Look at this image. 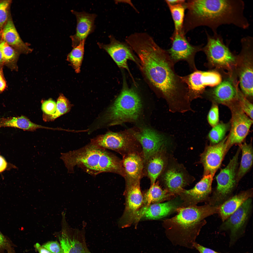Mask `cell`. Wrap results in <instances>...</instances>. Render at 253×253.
I'll return each instance as SVG.
<instances>
[{
    "label": "cell",
    "mask_w": 253,
    "mask_h": 253,
    "mask_svg": "<svg viewBox=\"0 0 253 253\" xmlns=\"http://www.w3.org/2000/svg\"><path fill=\"white\" fill-rule=\"evenodd\" d=\"M136 54L145 76L167 101L170 110L179 109L188 103L187 86L176 72L167 50L150 41L141 46Z\"/></svg>",
    "instance_id": "cell-1"
},
{
    "label": "cell",
    "mask_w": 253,
    "mask_h": 253,
    "mask_svg": "<svg viewBox=\"0 0 253 253\" xmlns=\"http://www.w3.org/2000/svg\"><path fill=\"white\" fill-rule=\"evenodd\" d=\"M187 12L182 29L185 34L197 27L207 26L213 34L223 25H232L243 29L250 24L244 14L242 0H193L186 2Z\"/></svg>",
    "instance_id": "cell-2"
},
{
    "label": "cell",
    "mask_w": 253,
    "mask_h": 253,
    "mask_svg": "<svg viewBox=\"0 0 253 253\" xmlns=\"http://www.w3.org/2000/svg\"><path fill=\"white\" fill-rule=\"evenodd\" d=\"M218 206L207 203L178 208L174 216L163 220L162 226L166 237L172 244L193 249L206 218L218 213Z\"/></svg>",
    "instance_id": "cell-3"
},
{
    "label": "cell",
    "mask_w": 253,
    "mask_h": 253,
    "mask_svg": "<svg viewBox=\"0 0 253 253\" xmlns=\"http://www.w3.org/2000/svg\"><path fill=\"white\" fill-rule=\"evenodd\" d=\"M60 158L69 173L77 166L88 174L95 176L103 172L123 175L121 161L112 154L91 143L76 150L61 153Z\"/></svg>",
    "instance_id": "cell-4"
},
{
    "label": "cell",
    "mask_w": 253,
    "mask_h": 253,
    "mask_svg": "<svg viewBox=\"0 0 253 253\" xmlns=\"http://www.w3.org/2000/svg\"><path fill=\"white\" fill-rule=\"evenodd\" d=\"M140 98L135 91L125 86L108 111L107 120L111 125L135 121L142 108Z\"/></svg>",
    "instance_id": "cell-5"
},
{
    "label": "cell",
    "mask_w": 253,
    "mask_h": 253,
    "mask_svg": "<svg viewBox=\"0 0 253 253\" xmlns=\"http://www.w3.org/2000/svg\"><path fill=\"white\" fill-rule=\"evenodd\" d=\"M240 150L239 148L227 165L221 170L216 176L217 186L212 196L209 197L207 204L219 206L231 197L238 183L236 176Z\"/></svg>",
    "instance_id": "cell-6"
},
{
    "label": "cell",
    "mask_w": 253,
    "mask_h": 253,
    "mask_svg": "<svg viewBox=\"0 0 253 253\" xmlns=\"http://www.w3.org/2000/svg\"><path fill=\"white\" fill-rule=\"evenodd\" d=\"M207 42L202 51L205 54L208 62L217 68L230 70L237 63L236 58L224 42L220 34L212 35L205 32Z\"/></svg>",
    "instance_id": "cell-7"
},
{
    "label": "cell",
    "mask_w": 253,
    "mask_h": 253,
    "mask_svg": "<svg viewBox=\"0 0 253 253\" xmlns=\"http://www.w3.org/2000/svg\"><path fill=\"white\" fill-rule=\"evenodd\" d=\"M241 43L242 49L238 64L240 85L243 95L251 97L253 96V39L244 37Z\"/></svg>",
    "instance_id": "cell-8"
},
{
    "label": "cell",
    "mask_w": 253,
    "mask_h": 253,
    "mask_svg": "<svg viewBox=\"0 0 253 253\" xmlns=\"http://www.w3.org/2000/svg\"><path fill=\"white\" fill-rule=\"evenodd\" d=\"M185 35L182 31H174L171 37V46L167 51L174 64L180 61H186L193 72L197 70L195 63V55L197 52L202 51L203 45H191Z\"/></svg>",
    "instance_id": "cell-9"
},
{
    "label": "cell",
    "mask_w": 253,
    "mask_h": 253,
    "mask_svg": "<svg viewBox=\"0 0 253 253\" xmlns=\"http://www.w3.org/2000/svg\"><path fill=\"white\" fill-rule=\"evenodd\" d=\"M228 107L231 113V129L226 141L227 152L235 144L242 143L253 123V120L243 111L237 101Z\"/></svg>",
    "instance_id": "cell-10"
},
{
    "label": "cell",
    "mask_w": 253,
    "mask_h": 253,
    "mask_svg": "<svg viewBox=\"0 0 253 253\" xmlns=\"http://www.w3.org/2000/svg\"><path fill=\"white\" fill-rule=\"evenodd\" d=\"M187 86L190 101L200 97L207 86H217L222 81L220 74L215 71H202L197 70L187 75L181 76Z\"/></svg>",
    "instance_id": "cell-11"
},
{
    "label": "cell",
    "mask_w": 253,
    "mask_h": 253,
    "mask_svg": "<svg viewBox=\"0 0 253 253\" xmlns=\"http://www.w3.org/2000/svg\"><path fill=\"white\" fill-rule=\"evenodd\" d=\"M136 140L134 135L132 137L124 134L109 132L92 139L90 143L102 148L115 151L124 156L132 152L139 153L137 150Z\"/></svg>",
    "instance_id": "cell-12"
},
{
    "label": "cell",
    "mask_w": 253,
    "mask_h": 253,
    "mask_svg": "<svg viewBox=\"0 0 253 253\" xmlns=\"http://www.w3.org/2000/svg\"><path fill=\"white\" fill-rule=\"evenodd\" d=\"M252 199L245 201L221 225V231L229 232L230 245L232 246L245 233L246 227L252 209Z\"/></svg>",
    "instance_id": "cell-13"
},
{
    "label": "cell",
    "mask_w": 253,
    "mask_h": 253,
    "mask_svg": "<svg viewBox=\"0 0 253 253\" xmlns=\"http://www.w3.org/2000/svg\"><path fill=\"white\" fill-rule=\"evenodd\" d=\"M125 196V207L120 220V226L122 228L129 227L135 221L142 206L143 196L140 187V181L126 183Z\"/></svg>",
    "instance_id": "cell-14"
},
{
    "label": "cell",
    "mask_w": 253,
    "mask_h": 253,
    "mask_svg": "<svg viewBox=\"0 0 253 253\" xmlns=\"http://www.w3.org/2000/svg\"><path fill=\"white\" fill-rule=\"evenodd\" d=\"M134 136L142 147L144 163L158 153L162 147L169 143V138L165 134L145 128Z\"/></svg>",
    "instance_id": "cell-15"
},
{
    "label": "cell",
    "mask_w": 253,
    "mask_h": 253,
    "mask_svg": "<svg viewBox=\"0 0 253 253\" xmlns=\"http://www.w3.org/2000/svg\"><path fill=\"white\" fill-rule=\"evenodd\" d=\"M213 178L210 175H204L193 188L183 190L178 195L182 201V207L196 205L204 202H207L211 192Z\"/></svg>",
    "instance_id": "cell-16"
},
{
    "label": "cell",
    "mask_w": 253,
    "mask_h": 253,
    "mask_svg": "<svg viewBox=\"0 0 253 253\" xmlns=\"http://www.w3.org/2000/svg\"><path fill=\"white\" fill-rule=\"evenodd\" d=\"M55 236L63 253H91L87 246L83 232L63 228Z\"/></svg>",
    "instance_id": "cell-17"
},
{
    "label": "cell",
    "mask_w": 253,
    "mask_h": 253,
    "mask_svg": "<svg viewBox=\"0 0 253 253\" xmlns=\"http://www.w3.org/2000/svg\"><path fill=\"white\" fill-rule=\"evenodd\" d=\"M109 37L110 41L109 44L98 42V45L108 53L119 67L129 71L128 60L138 63L133 54V50L125 41H119L112 35H111Z\"/></svg>",
    "instance_id": "cell-18"
},
{
    "label": "cell",
    "mask_w": 253,
    "mask_h": 253,
    "mask_svg": "<svg viewBox=\"0 0 253 253\" xmlns=\"http://www.w3.org/2000/svg\"><path fill=\"white\" fill-rule=\"evenodd\" d=\"M227 137L218 143L207 146L202 154L201 161L204 167V175L214 176L227 152Z\"/></svg>",
    "instance_id": "cell-19"
},
{
    "label": "cell",
    "mask_w": 253,
    "mask_h": 253,
    "mask_svg": "<svg viewBox=\"0 0 253 253\" xmlns=\"http://www.w3.org/2000/svg\"><path fill=\"white\" fill-rule=\"evenodd\" d=\"M234 81L230 78L221 82L207 93L213 103L228 107L237 101L239 91Z\"/></svg>",
    "instance_id": "cell-20"
},
{
    "label": "cell",
    "mask_w": 253,
    "mask_h": 253,
    "mask_svg": "<svg viewBox=\"0 0 253 253\" xmlns=\"http://www.w3.org/2000/svg\"><path fill=\"white\" fill-rule=\"evenodd\" d=\"M182 201L178 196L164 203L153 204L142 207L140 210L138 219L157 220L163 218L176 212L178 208L182 207Z\"/></svg>",
    "instance_id": "cell-21"
},
{
    "label": "cell",
    "mask_w": 253,
    "mask_h": 253,
    "mask_svg": "<svg viewBox=\"0 0 253 253\" xmlns=\"http://www.w3.org/2000/svg\"><path fill=\"white\" fill-rule=\"evenodd\" d=\"M76 16L77 26L76 33L70 36L73 48L78 45L83 40H86L88 36L94 31L95 28L94 21L96 15L85 11L78 12L72 10Z\"/></svg>",
    "instance_id": "cell-22"
},
{
    "label": "cell",
    "mask_w": 253,
    "mask_h": 253,
    "mask_svg": "<svg viewBox=\"0 0 253 253\" xmlns=\"http://www.w3.org/2000/svg\"><path fill=\"white\" fill-rule=\"evenodd\" d=\"M121 162L123 176L126 183L140 181L144 163L143 157L139 153L132 152L123 156Z\"/></svg>",
    "instance_id": "cell-23"
},
{
    "label": "cell",
    "mask_w": 253,
    "mask_h": 253,
    "mask_svg": "<svg viewBox=\"0 0 253 253\" xmlns=\"http://www.w3.org/2000/svg\"><path fill=\"white\" fill-rule=\"evenodd\" d=\"M253 189L241 192L231 197L219 206L218 214L223 222L226 220L246 200L251 198Z\"/></svg>",
    "instance_id": "cell-24"
},
{
    "label": "cell",
    "mask_w": 253,
    "mask_h": 253,
    "mask_svg": "<svg viewBox=\"0 0 253 253\" xmlns=\"http://www.w3.org/2000/svg\"><path fill=\"white\" fill-rule=\"evenodd\" d=\"M3 41L19 51L28 53L32 50L22 40L11 19H8L1 30Z\"/></svg>",
    "instance_id": "cell-25"
},
{
    "label": "cell",
    "mask_w": 253,
    "mask_h": 253,
    "mask_svg": "<svg viewBox=\"0 0 253 253\" xmlns=\"http://www.w3.org/2000/svg\"><path fill=\"white\" fill-rule=\"evenodd\" d=\"M164 190L177 196L184 189L187 182L183 173L175 169L168 170L163 178Z\"/></svg>",
    "instance_id": "cell-26"
},
{
    "label": "cell",
    "mask_w": 253,
    "mask_h": 253,
    "mask_svg": "<svg viewBox=\"0 0 253 253\" xmlns=\"http://www.w3.org/2000/svg\"><path fill=\"white\" fill-rule=\"evenodd\" d=\"M176 196L164 189H163L157 183L151 186L143 196V207H146L153 204L161 203L170 200Z\"/></svg>",
    "instance_id": "cell-27"
},
{
    "label": "cell",
    "mask_w": 253,
    "mask_h": 253,
    "mask_svg": "<svg viewBox=\"0 0 253 253\" xmlns=\"http://www.w3.org/2000/svg\"><path fill=\"white\" fill-rule=\"evenodd\" d=\"M11 127L21 129L24 130L34 131L45 127L35 123L25 116L11 117L0 119V128Z\"/></svg>",
    "instance_id": "cell-28"
},
{
    "label": "cell",
    "mask_w": 253,
    "mask_h": 253,
    "mask_svg": "<svg viewBox=\"0 0 253 253\" xmlns=\"http://www.w3.org/2000/svg\"><path fill=\"white\" fill-rule=\"evenodd\" d=\"M238 145L242 154L240 166L236 175L238 183L251 168L253 163V153L251 143L248 144L245 142Z\"/></svg>",
    "instance_id": "cell-29"
},
{
    "label": "cell",
    "mask_w": 253,
    "mask_h": 253,
    "mask_svg": "<svg viewBox=\"0 0 253 253\" xmlns=\"http://www.w3.org/2000/svg\"><path fill=\"white\" fill-rule=\"evenodd\" d=\"M157 153L150 157L145 162L147 163V172L150 181L151 185L155 183L156 179L163 169L164 164L162 157Z\"/></svg>",
    "instance_id": "cell-30"
},
{
    "label": "cell",
    "mask_w": 253,
    "mask_h": 253,
    "mask_svg": "<svg viewBox=\"0 0 253 253\" xmlns=\"http://www.w3.org/2000/svg\"><path fill=\"white\" fill-rule=\"evenodd\" d=\"M186 2L177 4L167 5L174 23V31H182L185 18V12L186 9Z\"/></svg>",
    "instance_id": "cell-31"
},
{
    "label": "cell",
    "mask_w": 253,
    "mask_h": 253,
    "mask_svg": "<svg viewBox=\"0 0 253 253\" xmlns=\"http://www.w3.org/2000/svg\"><path fill=\"white\" fill-rule=\"evenodd\" d=\"M85 41H82L78 45L73 48L67 56V60L71 63L75 72L77 73L80 71L84 54Z\"/></svg>",
    "instance_id": "cell-32"
},
{
    "label": "cell",
    "mask_w": 253,
    "mask_h": 253,
    "mask_svg": "<svg viewBox=\"0 0 253 253\" xmlns=\"http://www.w3.org/2000/svg\"><path fill=\"white\" fill-rule=\"evenodd\" d=\"M56 110L53 114L50 115H44L43 118L45 121H52L56 118L68 112L71 105L68 99L62 94H60L57 100Z\"/></svg>",
    "instance_id": "cell-33"
},
{
    "label": "cell",
    "mask_w": 253,
    "mask_h": 253,
    "mask_svg": "<svg viewBox=\"0 0 253 253\" xmlns=\"http://www.w3.org/2000/svg\"><path fill=\"white\" fill-rule=\"evenodd\" d=\"M230 123L221 122L217 124L210 130L208 134L210 142L214 144L221 141L230 127Z\"/></svg>",
    "instance_id": "cell-34"
},
{
    "label": "cell",
    "mask_w": 253,
    "mask_h": 253,
    "mask_svg": "<svg viewBox=\"0 0 253 253\" xmlns=\"http://www.w3.org/2000/svg\"><path fill=\"white\" fill-rule=\"evenodd\" d=\"M0 50L2 54L4 64H13L17 59V53L11 46L5 41L0 43Z\"/></svg>",
    "instance_id": "cell-35"
},
{
    "label": "cell",
    "mask_w": 253,
    "mask_h": 253,
    "mask_svg": "<svg viewBox=\"0 0 253 253\" xmlns=\"http://www.w3.org/2000/svg\"><path fill=\"white\" fill-rule=\"evenodd\" d=\"M237 102L244 112L253 120V104L240 92L239 93Z\"/></svg>",
    "instance_id": "cell-36"
},
{
    "label": "cell",
    "mask_w": 253,
    "mask_h": 253,
    "mask_svg": "<svg viewBox=\"0 0 253 253\" xmlns=\"http://www.w3.org/2000/svg\"><path fill=\"white\" fill-rule=\"evenodd\" d=\"M10 1L4 0L0 2V31L3 29L7 20L8 9Z\"/></svg>",
    "instance_id": "cell-37"
},
{
    "label": "cell",
    "mask_w": 253,
    "mask_h": 253,
    "mask_svg": "<svg viewBox=\"0 0 253 253\" xmlns=\"http://www.w3.org/2000/svg\"><path fill=\"white\" fill-rule=\"evenodd\" d=\"M207 119L209 123L212 127L218 123L219 113L217 104L213 103L208 112Z\"/></svg>",
    "instance_id": "cell-38"
},
{
    "label": "cell",
    "mask_w": 253,
    "mask_h": 253,
    "mask_svg": "<svg viewBox=\"0 0 253 253\" xmlns=\"http://www.w3.org/2000/svg\"><path fill=\"white\" fill-rule=\"evenodd\" d=\"M56 108V102L51 99L43 101L42 103L41 109L44 115H49L53 114Z\"/></svg>",
    "instance_id": "cell-39"
},
{
    "label": "cell",
    "mask_w": 253,
    "mask_h": 253,
    "mask_svg": "<svg viewBox=\"0 0 253 253\" xmlns=\"http://www.w3.org/2000/svg\"><path fill=\"white\" fill-rule=\"evenodd\" d=\"M42 246L52 253H63L60 246L58 241H49Z\"/></svg>",
    "instance_id": "cell-40"
},
{
    "label": "cell",
    "mask_w": 253,
    "mask_h": 253,
    "mask_svg": "<svg viewBox=\"0 0 253 253\" xmlns=\"http://www.w3.org/2000/svg\"><path fill=\"white\" fill-rule=\"evenodd\" d=\"M7 252L13 250L10 242L0 231V253H2L5 250Z\"/></svg>",
    "instance_id": "cell-41"
},
{
    "label": "cell",
    "mask_w": 253,
    "mask_h": 253,
    "mask_svg": "<svg viewBox=\"0 0 253 253\" xmlns=\"http://www.w3.org/2000/svg\"><path fill=\"white\" fill-rule=\"evenodd\" d=\"M12 168H16L17 167L14 165L8 163L5 158L0 155V174Z\"/></svg>",
    "instance_id": "cell-42"
},
{
    "label": "cell",
    "mask_w": 253,
    "mask_h": 253,
    "mask_svg": "<svg viewBox=\"0 0 253 253\" xmlns=\"http://www.w3.org/2000/svg\"><path fill=\"white\" fill-rule=\"evenodd\" d=\"M193 246L200 253H221L204 247L196 242L194 243Z\"/></svg>",
    "instance_id": "cell-43"
},
{
    "label": "cell",
    "mask_w": 253,
    "mask_h": 253,
    "mask_svg": "<svg viewBox=\"0 0 253 253\" xmlns=\"http://www.w3.org/2000/svg\"><path fill=\"white\" fill-rule=\"evenodd\" d=\"M6 86V82L4 78L2 69L0 67V93L4 91Z\"/></svg>",
    "instance_id": "cell-44"
},
{
    "label": "cell",
    "mask_w": 253,
    "mask_h": 253,
    "mask_svg": "<svg viewBox=\"0 0 253 253\" xmlns=\"http://www.w3.org/2000/svg\"><path fill=\"white\" fill-rule=\"evenodd\" d=\"M34 247L35 249L37 250L39 253H52L38 243H36L34 245Z\"/></svg>",
    "instance_id": "cell-45"
},
{
    "label": "cell",
    "mask_w": 253,
    "mask_h": 253,
    "mask_svg": "<svg viewBox=\"0 0 253 253\" xmlns=\"http://www.w3.org/2000/svg\"><path fill=\"white\" fill-rule=\"evenodd\" d=\"M165 2L167 5H174L184 3L186 1L183 0H166Z\"/></svg>",
    "instance_id": "cell-46"
},
{
    "label": "cell",
    "mask_w": 253,
    "mask_h": 253,
    "mask_svg": "<svg viewBox=\"0 0 253 253\" xmlns=\"http://www.w3.org/2000/svg\"><path fill=\"white\" fill-rule=\"evenodd\" d=\"M4 64L3 57L1 52L0 50V66Z\"/></svg>",
    "instance_id": "cell-47"
},
{
    "label": "cell",
    "mask_w": 253,
    "mask_h": 253,
    "mask_svg": "<svg viewBox=\"0 0 253 253\" xmlns=\"http://www.w3.org/2000/svg\"><path fill=\"white\" fill-rule=\"evenodd\" d=\"M7 253H14V251H9L7 252Z\"/></svg>",
    "instance_id": "cell-48"
}]
</instances>
